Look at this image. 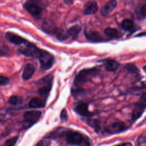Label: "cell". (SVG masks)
I'll return each instance as SVG.
<instances>
[{"label": "cell", "instance_id": "1", "mask_svg": "<svg viewBox=\"0 0 146 146\" xmlns=\"http://www.w3.org/2000/svg\"><path fill=\"white\" fill-rule=\"evenodd\" d=\"M61 132L60 135H64L66 142L70 145H90L89 141L87 140L85 136L81 133L76 131L68 130L67 131Z\"/></svg>", "mask_w": 146, "mask_h": 146}, {"label": "cell", "instance_id": "2", "mask_svg": "<svg viewBox=\"0 0 146 146\" xmlns=\"http://www.w3.org/2000/svg\"><path fill=\"white\" fill-rule=\"evenodd\" d=\"M98 70L96 68L84 69L81 70L75 76L74 80L75 86H79L90 80L92 77L96 75Z\"/></svg>", "mask_w": 146, "mask_h": 146}, {"label": "cell", "instance_id": "3", "mask_svg": "<svg viewBox=\"0 0 146 146\" xmlns=\"http://www.w3.org/2000/svg\"><path fill=\"white\" fill-rule=\"evenodd\" d=\"M37 58L39 59L41 68L44 70L50 68L54 62V58L52 55L44 50L40 49Z\"/></svg>", "mask_w": 146, "mask_h": 146}, {"label": "cell", "instance_id": "4", "mask_svg": "<svg viewBox=\"0 0 146 146\" xmlns=\"http://www.w3.org/2000/svg\"><path fill=\"white\" fill-rule=\"evenodd\" d=\"M25 46L19 48V51L27 57H37L40 49L33 43L27 42Z\"/></svg>", "mask_w": 146, "mask_h": 146}, {"label": "cell", "instance_id": "5", "mask_svg": "<svg viewBox=\"0 0 146 146\" xmlns=\"http://www.w3.org/2000/svg\"><path fill=\"white\" fill-rule=\"evenodd\" d=\"M52 79L53 76L52 75H48L40 79L41 84L43 85L38 90V93L40 96L46 97L48 95L52 87Z\"/></svg>", "mask_w": 146, "mask_h": 146}, {"label": "cell", "instance_id": "6", "mask_svg": "<svg viewBox=\"0 0 146 146\" xmlns=\"http://www.w3.org/2000/svg\"><path fill=\"white\" fill-rule=\"evenodd\" d=\"M42 112L39 111H29L24 113L25 122L27 124V127L31 125L36 123L41 116Z\"/></svg>", "mask_w": 146, "mask_h": 146}, {"label": "cell", "instance_id": "7", "mask_svg": "<svg viewBox=\"0 0 146 146\" xmlns=\"http://www.w3.org/2000/svg\"><path fill=\"white\" fill-rule=\"evenodd\" d=\"M98 10V5L97 2L95 1H90L84 4L83 13L85 15H91L96 13Z\"/></svg>", "mask_w": 146, "mask_h": 146}, {"label": "cell", "instance_id": "8", "mask_svg": "<svg viewBox=\"0 0 146 146\" xmlns=\"http://www.w3.org/2000/svg\"><path fill=\"white\" fill-rule=\"evenodd\" d=\"M25 9L33 17H38L42 13V9L38 5L34 3L28 2L24 6Z\"/></svg>", "mask_w": 146, "mask_h": 146}, {"label": "cell", "instance_id": "9", "mask_svg": "<svg viewBox=\"0 0 146 146\" xmlns=\"http://www.w3.org/2000/svg\"><path fill=\"white\" fill-rule=\"evenodd\" d=\"M5 36H6V38L9 42L17 45L25 44L27 42L26 39L22 38L21 36L11 32H7Z\"/></svg>", "mask_w": 146, "mask_h": 146}, {"label": "cell", "instance_id": "10", "mask_svg": "<svg viewBox=\"0 0 146 146\" xmlns=\"http://www.w3.org/2000/svg\"><path fill=\"white\" fill-rule=\"evenodd\" d=\"M117 1L116 0L109 1L100 10V14L103 17H107L108 15L116 7Z\"/></svg>", "mask_w": 146, "mask_h": 146}, {"label": "cell", "instance_id": "11", "mask_svg": "<svg viewBox=\"0 0 146 146\" xmlns=\"http://www.w3.org/2000/svg\"><path fill=\"white\" fill-rule=\"evenodd\" d=\"M74 110L78 114L83 116L91 115V112H90L88 110V104L85 103H79L77 104L74 107Z\"/></svg>", "mask_w": 146, "mask_h": 146}, {"label": "cell", "instance_id": "12", "mask_svg": "<svg viewBox=\"0 0 146 146\" xmlns=\"http://www.w3.org/2000/svg\"><path fill=\"white\" fill-rule=\"evenodd\" d=\"M127 128L125 123L123 121H116L112 123L110 128L108 129L107 131L111 133H119L124 131Z\"/></svg>", "mask_w": 146, "mask_h": 146}, {"label": "cell", "instance_id": "13", "mask_svg": "<svg viewBox=\"0 0 146 146\" xmlns=\"http://www.w3.org/2000/svg\"><path fill=\"white\" fill-rule=\"evenodd\" d=\"M35 71V68L34 66L31 63H27L24 68L22 74V79L25 80L29 79L34 74Z\"/></svg>", "mask_w": 146, "mask_h": 146}, {"label": "cell", "instance_id": "14", "mask_svg": "<svg viewBox=\"0 0 146 146\" xmlns=\"http://www.w3.org/2000/svg\"><path fill=\"white\" fill-rule=\"evenodd\" d=\"M145 110V104L137 103L135 106V108L132 113V119L137 120L141 116Z\"/></svg>", "mask_w": 146, "mask_h": 146}, {"label": "cell", "instance_id": "15", "mask_svg": "<svg viewBox=\"0 0 146 146\" xmlns=\"http://www.w3.org/2000/svg\"><path fill=\"white\" fill-rule=\"evenodd\" d=\"M84 35L88 40L91 42H101L103 40L102 36L98 31H85Z\"/></svg>", "mask_w": 146, "mask_h": 146}, {"label": "cell", "instance_id": "16", "mask_svg": "<svg viewBox=\"0 0 146 146\" xmlns=\"http://www.w3.org/2000/svg\"><path fill=\"white\" fill-rule=\"evenodd\" d=\"M46 102L39 98H34L29 103V107L31 108H40L45 106Z\"/></svg>", "mask_w": 146, "mask_h": 146}, {"label": "cell", "instance_id": "17", "mask_svg": "<svg viewBox=\"0 0 146 146\" xmlns=\"http://www.w3.org/2000/svg\"><path fill=\"white\" fill-rule=\"evenodd\" d=\"M104 66L106 69L108 71H116L119 66V63L113 59H107L106 60L105 63H104Z\"/></svg>", "mask_w": 146, "mask_h": 146}, {"label": "cell", "instance_id": "18", "mask_svg": "<svg viewBox=\"0 0 146 146\" xmlns=\"http://www.w3.org/2000/svg\"><path fill=\"white\" fill-rule=\"evenodd\" d=\"M80 30H81V28L79 25H74L73 26H71L67 30V32L70 36H71L72 39H75L78 38L80 32Z\"/></svg>", "mask_w": 146, "mask_h": 146}, {"label": "cell", "instance_id": "19", "mask_svg": "<svg viewBox=\"0 0 146 146\" xmlns=\"http://www.w3.org/2000/svg\"><path fill=\"white\" fill-rule=\"evenodd\" d=\"M54 34L56 35V37L57 38V39L61 41L65 40L70 37V35L67 32V30L64 31L61 29H56Z\"/></svg>", "mask_w": 146, "mask_h": 146}, {"label": "cell", "instance_id": "20", "mask_svg": "<svg viewBox=\"0 0 146 146\" xmlns=\"http://www.w3.org/2000/svg\"><path fill=\"white\" fill-rule=\"evenodd\" d=\"M121 27L125 31H131L134 26L132 21L129 19H125L121 23Z\"/></svg>", "mask_w": 146, "mask_h": 146}, {"label": "cell", "instance_id": "21", "mask_svg": "<svg viewBox=\"0 0 146 146\" xmlns=\"http://www.w3.org/2000/svg\"><path fill=\"white\" fill-rule=\"evenodd\" d=\"M8 102L12 105H18L22 102V98L19 96H13L9 99Z\"/></svg>", "mask_w": 146, "mask_h": 146}, {"label": "cell", "instance_id": "22", "mask_svg": "<svg viewBox=\"0 0 146 146\" xmlns=\"http://www.w3.org/2000/svg\"><path fill=\"white\" fill-rule=\"evenodd\" d=\"M104 33L109 37H115L118 34V31L116 29L111 27H107L104 30Z\"/></svg>", "mask_w": 146, "mask_h": 146}, {"label": "cell", "instance_id": "23", "mask_svg": "<svg viewBox=\"0 0 146 146\" xmlns=\"http://www.w3.org/2000/svg\"><path fill=\"white\" fill-rule=\"evenodd\" d=\"M125 68L127 71L131 73H137L139 71L137 67L132 63H127L125 66Z\"/></svg>", "mask_w": 146, "mask_h": 146}, {"label": "cell", "instance_id": "24", "mask_svg": "<svg viewBox=\"0 0 146 146\" xmlns=\"http://www.w3.org/2000/svg\"><path fill=\"white\" fill-rule=\"evenodd\" d=\"M88 124H90V125L94 128H95V130L96 131H98L99 129V122L96 120H90L88 121Z\"/></svg>", "mask_w": 146, "mask_h": 146}, {"label": "cell", "instance_id": "25", "mask_svg": "<svg viewBox=\"0 0 146 146\" xmlns=\"http://www.w3.org/2000/svg\"><path fill=\"white\" fill-rule=\"evenodd\" d=\"M138 17L143 19L145 18V5H144L139 10L138 13H137Z\"/></svg>", "mask_w": 146, "mask_h": 146}, {"label": "cell", "instance_id": "26", "mask_svg": "<svg viewBox=\"0 0 146 146\" xmlns=\"http://www.w3.org/2000/svg\"><path fill=\"white\" fill-rule=\"evenodd\" d=\"M18 139V137L17 136H16V137H12V138L9 139V140H6V142H5V144L6 145H9V146L14 145L16 143V142H17Z\"/></svg>", "mask_w": 146, "mask_h": 146}, {"label": "cell", "instance_id": "27", "mask_svg": "<svg viewBox=\"0 0 146 146\" xmlns=\"http://www.w3.org/2000/svg\"><path fill=\"white\" fill-rule=\"evenodd\" d=\"M10 82L9 79L4 76L0 75V86H6Z\"/></svg>", "mask_w": 146, "mask_h": 146}, {"label": "cell", "instance_id": "28", "mask_svg": "<svg viewBox=\"0 0 146 146\" xmlns=\"http://www.w3.org/2000/svg\"><path fill=\"white\" fill-rule=\"evenodd\" d=\"M85 91L82 88H77V89H73L71 90V94L74 96H77L79 95L80 94H83Z\"/></svg>", "mask_w": 146, "mask_h": 146}, {"label": "cell", "instance_id": "29", "mask_svg": "<svg viewBox=\"0 0 146 146\" xmlns=\"http://www.w3.org/2000/svg\"><path fill=\"white\" fill-rule=\"evenodd\" d=\"M60 117L61 120H66L68 119L67 113L65 109H63V110L62 111V112L60 113Z\"/></svg>", "mask_w": 146, "mask_h": 146}, {"label": "cell", "instance_id": "30", "mask_svg": "<svg viewBox=\"0 0 146 146\" xmlns=\"http://www.w3.org/2000/svg\"><path fill=\"white\" fill-rule=\"evenodd\" d=\"M9 51L8 48L5 46H2L0 47V56L6 55Z\"/></svg>", "mask_w": 146, "mask_h": 146}, {"label": "cell", "instance_id": "31", "mask_svg": "<svg viewBox=\"0 0 146 146\" xmlns=\"http://www.w3.org/2000/svg\"><path fill=\"white\" fill-rule=\"evenodd\" d=\"M47 141H40L38 143H37V145H47L49 144V143H47Z\"/></svg>", "mask_w": 146, "mask_h": 146}, {"label": "cell", "instance_id": "32", "mask_svg": "<svg viewBox=\"0 0 146 146\" xmlns=\"http://www.w3.org/2000/svg\"><path fill=\"white\" fill-rule=\"evenodd\" d=\"M63 1H64V2L67 5H70L73 3V0H63Z\"/></svg>", "mask_w": 146, "mask_h": 146}, {"label": "cell", "instance_id": "33", "mask_svg": "<svg viewBox=\"0 0 146 146\" xmlns=\"http://www.w3.org/2000/svg\"><path fill=\"white\" fill-rule=\"evenodd\" d=\"M120 145H131V143H121V144H120Z\"/></svg>", "mask_w": 146, "mask_h": 146}, {"label": "cell", "instance_id": "34", "mask_svg": "<svg viewBox=\"0 0 146 146\" xmlns=\"http://www.w3.org/2000/svg\"><path fill=\"white\" fill-rule=\"evenodd\" d=\"M144 1H145V0H144Z\"/></svg>", "mask_w": 146, "mask_h": 146}]
</instances>
